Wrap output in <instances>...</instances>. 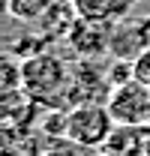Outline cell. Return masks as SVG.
<instances>
[{
    "label": "cell",
    "instance_id": "4",
    "mask_svg": "<svg viewBox=\"0 0 150 156\" xmlns=\"http://www.w3.org/2000/svg\"><path fill=\"white\" fill-rule=\"evenodd\" d=\"M60 144H63V141H57V147H48L42 156H78L72 147H60Z\"/></svg>",
    "mask_w": 150,
    "mask_h": 156
},
{
    "label": "cell",
    "instance_id": "1",
    "mask_svg": "<svg viewBox=\"0 0 150 156\" xmlns=\"http://www.w3.org/2000/svg\"><path fill=\"white\" fill-rule=\"evenodd\" d=\"M114 129L117 120L111 117L108 105L99 102H81L66 114V141L84 150H102Z\"/></svg>",
    "mask_w": 150,
    "mask_h": 156
},
{
    "label": "cell",
    "instance_id": "3",
    "mask_svg": "<svg viewBox=\"0 0 150 156\" xmlns=\"http://www.w3.org/2000/svg\"><path fill=\"white\" fill-rule=\"evenodd\" d=\"M108 111L120 126H150V84L132 78L108 90Z\"/></svg>",
    "mask_w": 150,
    "mask_h": 156
},
{
    "label": "cell",
    "instance_id": "2",
    "mask_svg": "<svg viewBox=\"0 0 150 156\" xmlns=\"http://www.w3.org/2000/svg\"><path fill=\"white\" fill-rule=\"evenodd\" d=\"M66 84H69V69L60 57L39 51V54H30L27 60H21V90L33 102L57 96Z\"/></svg>",
    "mask_w": 150,
    "mask_h": 156
}]
</instances>
